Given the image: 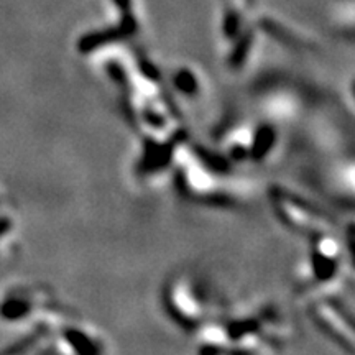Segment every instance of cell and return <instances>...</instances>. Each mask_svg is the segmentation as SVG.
<instances>
[{
	"label": "cell",
	"instance_id": "obj_6",
	"mask_svg": "<svg viewBox=\"0 0 355 355\" xmlns=\"http://www.w3.org/2000/svg\"><path fill=\"white\" fill-rule=\"evenodd\" d=\"M30 311H32L30 301L24 298H8L0 306V316L6 321H20V319L28 316Z\"/></svg>",
	"mask_w": 355,
	"mask_h": 355
},
{
	"label": "cell",
	"instance_id": "obj_7",
	"mask_svg": "<svg viewBox=\"0 0 355 355\" xmlns=\"http://www.w3.org/2000/svg\"><path fill=\"white\" fill-rule=\"evenodd\" d=\"M10 229H12L10 219H7V217H2V219H0V239H2L3 235H6Z\"/></svg>",
	"mask_w": 355,
	"mask_h": 355
},
{
	"label": "cell",
	"instance_id": "obj_4",
	"mask_svg": "<svg viewBox=\"0 0 355 355\" xmlns=\"http://www.w3.org/2000/svg\"><path fill=\"white\" fill-rule=\"evenodd\" d=\"M64 340L73 347L74 352L81 354H96L101 352L102 347H99V343L94 336H87L86 332L78 329H66L64 331Z\"/></svg>",
	"mask_w": 355,
	"mask_h": 355
},
{
	"label": "cell",
	"instance_id": "obj_5",
	"mask_svg": "<svg viewBox=\"0 0 355 355\" xmlns=\"http://www.w3.org/2000/svg\"><path fill=\"white\" fill-rule=\"evenodd\" d=\"M173 87L176 89L180 94L194 97L199 94V78L196 76L193 69L189 68H181L173 74Z\"/></svg>",
	"mask_w": 355,
	"mask_h": 355
},
{
	"label": "cell",
	"instance_id": "obj_3",
	"mask_svg": "<svg viewBox=\"0 0 355 355\" xmlns=\"http://www.w3.org/2000/svg\"><path fill=\"white\" fill-rule=\"evenodd\" d=\"M277 144V132L272 125H260L254 132H250V141H248V159L254 162H263L272 153Z\"/></svg>",
	"mask_w": 355,
	"mask_h": 355
},
{
	"label": "cell",
	"instance_id": "obj_8",
	"mask_svg": "<svg viewBox=\"0 0 355 355\" xmlns=\"http://www.w3.org/2000/svg\"><path fill=\"white\" fill-rule=\"evenodd\" d=\"M352 96H354V101H355V81L352 83Z\"/></svg>",
	"mask_w": 355,
	"mask_h": 355
},
{
	"label": "cell",
	"instance_id": "obj_2",
	"mask_svg": "<svg viewBox=\"0 0 355 355\" xmlns=\"http://www.w3.org/2000/svg\"><path fill=\"white\" fill-rule=\"evenodd\" d=\"M339 268V247L327 235H319L314 241L313 254H311V270L314 279L331 282Z\"/></svg>",
	"mask_w": 355,
	"mask_h": 355
},
{
	"label": "cell",
	"instance_id": "obj_1",
	"mask_svg": "<svg viewBox=\"0 0 355 355\" xmlns=\"http://www.w3.org/2000/svg\"><path fill=\"white\" fill-rule=\"evenodd\" d=\"M272 204L282 222H285V225L295 232H322V217L316 212V207L304 201L303 198L288 193L286 189L277 188L272 193Z\"/></svg>",
	"mask_w": 355,
	"mask_h": 355
}]
</instances>
